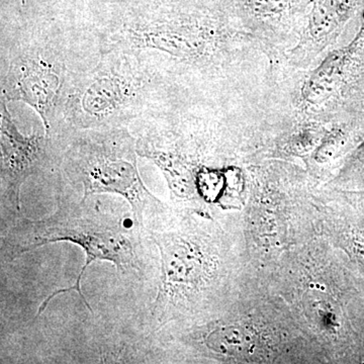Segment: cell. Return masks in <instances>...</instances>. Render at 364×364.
Returning a JSON list of instances; mask_svg holds the SVG:
<instances>
[{
	"label": "cell",
	"instance_id": "obj_12",
	"mask_svg": "<svg viewBox=\"0 0 364 364\" xmlns=\"http://www.w3.org/2000/svg\"><path fill=\"white\" fill-rule=\"evenodd\" d=\"M364 183V136L358 145L345 158L336 176L328 182L334 188H349Z\"/></svg>",
	"mask_w": 364,
	"mask_h": 364
},
{
	"label": "cell",
	"instance_id": "obj_8",
	"mask_svg": "<svg viewBox=\"0 0 364 364\" xmlns=\"http://www.w3.org/2000/svg\"><path fill=\"white\" fill-rule=\"evenodd\" d=\"M0 97V198L1 219L23 214L21 188L30 177L59 166L60 151L56 141L39 133L23 135Z\"/></svg>",
	"mask_w": 364,
	"mask_h": 364
},
{
	"label": "cell",
	"instance_id": "obj_7",
	"mask_svg": "<svg viewBox=\"0 0 364 364\" xmlns=\"http://www.w3.org/2000/svg\"><path fill=\"white\" fill-rule=\"evenodd\" d=\"M149 237L161 255L156 299L150 310L151 333L157 335L210 286L217 264L210 249L183 228L151 230Z\"/></svg>",
	"mask_w": 364,
	"mask_h": 364
},
{
	"label": "cell",
	"instance_id": "obj_3",
	"mask_svg": "<svg viewBox=\"0 0 364 364\" xmlns=\"http://www.w3.org/2000/svg\"><path fill=\"white\" fill-rule=\"evenodd\" d=\"M168 79L136 53L100 51L93 66L72 70L56 136L72 131L128 127L168 91Z\"/></svg>",
	"mask_w": 364,
	"mask_h": 364
},
{
	"label": "cell",
	"instance_id": "obj_13",
	"mask_svg": "<svg viewBox=\"0 0 364 364\" xmlns=\"http://www.w3.org/2000/svg\"><path fill=\"white\" fill-rule=\"evenodd\" d=\"M345 195L349 196H353V198H355L356 200H358L359 202L361 203H363L364 205V191H358V193H355V191H350V193H344Z\"/></svg>",
	"mask_w": 364,
	"mask_h": 364
},
{
	"label": "cell",
	"instance_id": "obj_10",
	"mask_svg": "<svg viewBox=\"0 0 364 364\" xmlns=\"http://www.w3.org/2000/svg\"><path fill=\"white\" fill-rule=\"evenodd\" d=\"M363 9L364 0H312L298 43L282 64L301 69L312 66L336 47L345 28Z\"/></svg>",
	"mask_w": 364,
	"mask_h": 364
},
{
	"label": "cell",
	"instance_id": "obj_9",
	"mask_svg": "<svg viewBox=\"0 0 364 364\" xmlns=\"http://www.w3.org/2000/svg\"><path fill=\"white\" fill-rule=\"evenodd\" d=\"M237 26L257 44L270 69L296 45L312 0H221Z\"/></svg>",
	"mask_w": 364,
	"mask_h": 364
},
{
	"label": "cell",
	"instance_id": "obj_11",
	"mask_svg": "<svg viewBox=\"0 0 364 364\" xmlns=\"http://www.w3.org/2000/svg\"><path fill=\"white\" fill-rule=\"evenodd\" d=\"M203 344L208 351L220 358H239L247 353L251 337L247 332L236 325H217L203 333Z\"/></svg>",
	"mask_w": 364,
	"mask_h": 364
},
{
	"label": "cell",
	"instance_id": "obj_5",
	"mask_svg": "<svg viewBox=\"0 0 364 364\" xmlns=\"http://www.w3.org/2000/svg\"><path fill=\"white\" fill-rule=\"evenodd\" d=\"M53 139L60 150L58 167L71 183L81 186L82 200L104 193L123 196L140 231L146 213L164 210L141 177L136 138L128 127L72 131Z\"/></svg>",
	"mask_w": 364,
	"mask_h": 364
},
{
	"label": "cell",
	"instance_id": "obj_4",
	"mask_svg": "<svg viewBox=\"0 0 364 364\" xmlns=\"http://www.w3.org/2000/svg\"><path fill=\"white\" fill-rule=\"evenodd\" d=\"M259 105L328 124L364 111V9L348 44L333 48L308 68L282 64L270 69Z\"/></svg>",
	"mask_w": 364,
	"mask_h": 364
},
{
	"label": "cell",
	"instance_id": "obj_2",
	"mask_svg": "<svg viewBox=\"0 0 364 364\" xmlns=\"http://www.w3.org/2000/svg\"><path fill=\"white\" fill-rule=\"evenodd\" d=\"M9 221L11 223L1 225L2 262H11L23 253L56 242H71L85 251V263L75 284L55 291L48 296L41 305L38 315L44 312L57 294L72 291H77L86 308L92 312L83 296L81 280L86 268L95 261H109L121 272L143 270V231L135 226H127L119 215L104 212L88 198L78 203L60 198L57 210L49 217L31 220L21 214Z\"/></svg>",
	"mask_w": 364,
	"mask_h": 364
},
{
	"label": "cell",
	"instance_id": "obj_6",
	"mask_svg": "<svg viewBox=\"0 0 364 364\" xmlns=\"http://www.w3.org/2000/svg\"><path fill=\"white\" fill-rule=\"evenodd\" d=\"M71 71L59 35L20 33L9 48L0 97L32 107L42 119L46 135L51 136Z\"/></svg>",
	"mask_w": 364,
	"mask_h": 364
},
{
	"label": "cell",
	"instance_id": "obj_1",
	"mask_svg": "<svg viewBox=\"0 0 364 364\" xmlns=\"http://www.w3.org/2000/svg\"><path fill=\"white\" fill-rule=\"evenodd\" d=\"M169 2L157 13L130 14L105 26L100 51L158 53L166 73L221 81L255 95L267 82L269 61L221 0Z\"/></svg>",
	"mask_w": 364,
	"mask_h": 364
}]
</instances>
